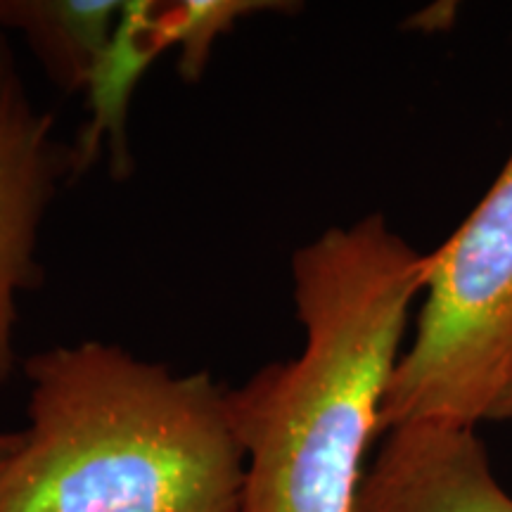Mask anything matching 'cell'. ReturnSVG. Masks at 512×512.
<instances>
[{
	"label": "cell",
	"mask_w": 512,
	"mask_h": 512,
	"mask_svg": "<svg viewBox=\"0 0 512 512\" xmlns=\"http://www.w3.org/2000/svg\"><path fill=\"white\" fill-rule=\"evenodd\" d=\"M425 275L427 254L382 214L328 228L292 254L304 347L228 389L245 453L240 512H356Z\"/></svg>",
	"instance_id": "1"
},
{
	"label": "cell",
	"mask_w": 512,
	"mask_h": 512,
	"mask_svg": "<svg viewBox=\"0 0 512 512\" xmlns=\"http://www.w3.org/2000/svg\"><path fill=\"white\" fill-rule=\"evenodd\" d=\"M22 444L0 512H240L245 453L228 387L86 339L22 361Z\"/></svg>",
	"instance_id": "2"
},
{
	"label": "cell",
	"mask_w": 512,
	"mask_h": 512,
	"mask_svg": "<svg viewBox=\"0 0 512 512\" xmlns=\"http://www.w3.org/2000/svg\"><path fill=\"white\" fill-rule=\"evenodd\" d=\"M422 297L384 396L382 432L477 427L512 377V152L472 214L427 254Z\"/></svg>",
	"instance_id": "3"
},
{
	"label": "cell",
	"mask_w": 512,
	"mask_h": 512,
	"mask_svg": "<svg viewBox=\"0 0 512 512\" xmlns=\"http://www.w3.org/2000/svg\"><path fill=\"white\" fill-rule=\"evenodd\" d=\"M79 174V150L60 138L55 114L31 95L0 34V387L19 368V299L46 280L41 228L57 192Z\"/></svg>",
	"instance_id": "4"
},
{
	"label": "cell",
	"mask_w": 512,
	"mask_h": 512,
	"mask_svg": "<svg viewBox=\"0 0 512 512\" xmlns=\"http://www.w3.org/2000/svg\"><path fill=\"white\" fill-rule=\"evenodd\" d=\"M356 512H512L477 427L406 425L387 432Z\"/></svg>",
	"instance_id": "5"
},
{
	"label": "cell",
	"mask_w": 512,
	"mask_h": 512,
	"mask_svg": "<svg viewBox=\"0 0 512 512\" xmlns=\"http://www.w3.org/2000/svg\"><path fill=\"white\" fill-rule=\"evenodd\" d=\"M119 0H0V34L22 36L55 88H91L117 36Z\"/></svg>",
	"instance_id": "6"
},
{
	"label": "cell",
	"mask_w": 512,
	"mask_h": 512,
	"mask_svg": "<svg viewBox=\"0 0 512 512\" xmlns=\"http://www.w3.org/2000/svg\"><path fill=\"white\" fill-rule=\"evenodd\" d=\"M147 19L164 48H178V72L190 83L200 81L214 43L256 12H280L283 3L264 0H190V3H145Z\"/></svg>",
	"instance_id": "7"
},
{
	"label": "cell",
	"mask_w": 512,
	"mask_h": 512,
	"mask_svg": "<svg viewBox=\"0 0 512 512\" xmlns=\"http://www.w3.org/2000/svg\"><path fill=\"white\" fill-rule=\"evenodd\" d=\"M489 420H512V377H510V382L505 384L501 399L496 401Z\"/></svg>",
	"instance_id": "8"
},
{
	"label": "cell",
	"mask_w": 512,
	"mask_h": 512,
	"mask_svg": "<svg viewBox=\"0 0 512 512\" xmlns=\"http://www.w3.org/2000/svg\"><path fill=\"white\" fill-rule=\"evenodd\" d=\"M22 444V432H0V463L17 451Z\"/></svg>",
	"instance_id": "9"
}]
</instances>
